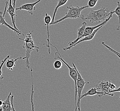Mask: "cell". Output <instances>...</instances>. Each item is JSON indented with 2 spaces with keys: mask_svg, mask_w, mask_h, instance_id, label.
<instances>
[{
  "mask_svg": "<svg viewBox=\"0 0 120 111\" xmlns=\"http://www.w3.org/2000/svg\"><path fill=\"white\" fill-rule=\"evenodd\" d=\"M33 32V30L27 33L25 39L24 40L21 38L19 39V40L23 41V48L25 50V56L22 59H26L25 67L26 69H28L30 67L29 59L30 57L31 53L34 50H36V52H38L39 50V48L35 44L32 37V34Z\"/></svg>",
  "mask_w": 120,
  "mask_h": 111,
  "instance_id": "obj_1",
  "label": "cell"
},
{
  "mask_svg": "<svg viewBox=\"0 0 120 111\" xmlns=\"http://www.w3.org/2000/svg\"><path fill=\"white\" fill-rule=\"evenodd\" d=\"M112 14L113 15L111 11H109L107 8L102 7L97 10H91L89 13L86 17H84L83 20H87L91 23L96 22L99 24L101 21L106 20Z\"/></svg>",
  "mask_w": 120,
  "mask_h": 111,
  "instance_id": "obj_2",
  "label": "cell"
},
{
  "mask_svg": "<svg viewBox=\"0 0 120 111\" xmlns=\"http://www.w3.org/2000/svg\"><path fill=\"white\" fill-rule=\"evenodd\" d=\"M67 7L68 9V12L66 13L65 16L63 17L61 19L57 20L56 21H54L52 23H50L49 24V25H51L57 24L66 19H81L83 20L84 16L83 15H81V12L83 9L87 8H89V7L88 5L83 7H74L72 5H70L67 6Z\"/></svg>",
  "mask_w": 120,
  "mask_h": 111,
  "instance_id": "obj_3",
  "label": "cell"
},
{
  "mask_svg": "<svg viewBox=\"0 0 120 111\" xmlns=\"http://www.w3.org/2000/svg\"><path fill=\"white\" fill-rule=\"evenodd\" d=\"M50 46L53 47L55 48L56 50V52L55 53V57L54 59L55 60H57L59 59L62 63H64L65 65H66L67 67L68 68V69L69 70V76L71 77L73 80L74 81L75 85V109L76 108V105H77V87H76V82H77V73L76 71V70L75 68V67H72L69 66V65L66 63L64 60L63 59L62 57L61 56V55H60V53L59 51H58V49L56 46L53 45L52 44L50 43Z\"/></svg>",
  "mask_w": 120,
  "mask_h": 111,
  "instance_id": "obj_4",
  "label": "cell"
},
{
  "mask_svg": "<svg viewBox=\"0 0 120 111\" xmlns=\"http://www.w3.org/2000/svg\"><path fill=\"white\" fill-rule=\"evenodd\" d=\"M72 64L73 65V67L76 70V71L77 73V79L76 82V87H77V105H76V108L75 109V111H80V101L81 99L80 97L81 95L82 91L83 90V88L86 84H88L90 83L89 82H85L84 81V79L81 75V73L77 69L76 66L74 64V63L72 62Z\"/></svg>",
  "mask_w": 120,
  "mask_h": 111,
  "instance_id": "obj_5",
  "label": "cell"
},
{
  "mask_svg": "<svg viewBox=\"0 0 120 111\" xmlns=\"http://www.w3.org/2000/svg\"><path fill=\"white\" fill-rule=\"evenodd\" d=\"M104 25H102L101 26L99 27V28H98L97 29H96L95 30L93 31V32L90 34V35L87 36L86 37H83V38L81 39V40H79L78 42H77L76 43H75V44H73L72 46L69 47H67L66 48H63V50L64 51H66L67 50H70L73 47L76 46V45H77L78 44H79V43H81V42H85V41H90V40H92L94 38V37H95V35L96 34L98 31L100 29H101L102 27H103Z\"/></svg>",
  "mask_w": 120,
  "mask_h": 111,
  "instance_id": "obj_6",
  "label": "cell"
},
{
  "mask_svg": "<svg viewBox=\"0 0 120 111\" xmlns=\"http://www.w3.org/2000/svg\"><path fill=\"white\" fill-rule=\"evenodd\" d=\"M41 0H38L35 2L32 3H28L25 4H24L22 5L18 8H16L15 9L16 10H24L27 11L29 14H30L31 15H33L34 11L35 10L36 8L35 7V6L37 4L41 1Z\"/></svg>",
  "mask_w": 120,
  "mask_h": 111,
  "instance_id": "obj_7",
  "label": "cell"
},
{
  "mask_svg": "<svg viewBox=\"0 0 120 111\" xmlns=\"http://www.w3.org/2000/svg\"><path fill=\"white\" fill-rule=\"evenodd\" d=\"M100 88L99 87H96V88H91L90 90L84 93L83 95H81L80 99H82L83 97H86L87 96H93V95H98L99 97H101L103 95H112V96H114L113 94H111L110 93L109 94L108 93L104 92H99L97 90L99 89Z\"/></svg>",
  "mask_w": 120,
  "mask_h": 111,
  "instance_id": "obj_8",
  "label": "cell"
},
{
  "mask_svg": "<svg viewBox=\"0 0 120 111\" xmlns=\"http://www.w3.org/2000/svg\"><path fill=\"white\" fill-rule=\"evenodd\" d=\"M44 22H45V25H46L47 27V31H46V33L47 35V44H45L46 47L48 49V53L49 54H50V42L49 41V36H50V34H49V24L51 23L52 21V18L51 16L47 13H46L45 16L44 17Z\"/></svg>",
  "mask_w": 120,
  "mask_h": 111,
  "instance_id": "obj_9",
  "label": "cell"
},
{
  "mask_svg": "<svg viewBox=\"0 0 120 111\" xmlns=\"http://www.w3.org/2000/svg\"><path fill=\"white\" fill-rule=\"evenodd\" d=\"M9 6L7 9V12L9 13V16H10L11 19L12 20V22L13 25V28L19 31H20L16 27L15 25V16L16 15L15 14V9L14 8L13 6L12 5V0H9Z\"/></svg>",
  "mask_w": 120,
  "mask_h": 111,
  "instance_id": "obj_10",
  "label": "cell"
},
{
  "mask_svg": "<svg viewBox=\"0 0 120 111\" xmlns=\"http://www.w3.org/2000/svg\"><path fill=\"white\" fill-rule=\"evenodd\" d=\"M86 25H87V23L85 21H84L82 23V26H81L80 28H78V29L77 38H76L75 40H74L73 41L69 42V43H68V44H69V46L68 47L72 46L73 44H74L76 43L79 40H81L82 36L83 34L85 29L86 27Z\"/></svg>",
  "mask_w": 120,
  "mask_h": 111,
  "instance_id": "obj_11",
  "label": "cell"
},
{
  "mask_svg": "<svg viewBox=\"0 0 120 111\" xmlns=\"http://www.w3.org/2000/svg\"><path fill=\"white\" fill-rule=\"evenodd\" d=\"M0 24H2L3 25L6 26L7 28H9V29H10L11 30L13 31L14 32H15L16 34L18 36H20L21 35H24L22 32H21V31H19L16 30L15 29H14L13 27H12V26H11L6 22V21L5 20L4 16H3V13L1 12H0Z\"/></svg>",
  "mask_w": 120,
  "mask_h": 111,
  "instance_id": "obj_12",
  "label": "cell"
},
{
  "mask_svg": "<svg viewBox=\"0 0 120 111\" xmlns=\"http://www.w3.org/2000/svg\"><path fill=\"white\" fill-rule=\"evenodd\" d=\"M12 92H9V95H8L6 99L3 102L2 107L3 111H12V108L11 103L10 101V97L12 95Z\"/></svg>",
  "mask_w": 120,
  "mask_h": 111,
  "instance_id": "obj_13",
  "label": "cell"
},
{
  "mask_svg": "<svg viewBox=\"0 0 120 111\" xmlns=\"http://www.w3.org/2000/svg\"><path fill=\"white\" fill-rule=\"evenodd\" d=\"M22 58V57L21 56H19L16 59H7V61H6V67H7V69L9 70L13 71V67L15 66V62H16L18 60L21 59Z\"/></svg>",
  "mask_w": 120,
  "mask_h": 111,
  "instance_id": "obj_14",
  "label": "cell"
},
{
  "mask_svg": "<svg viewBox=\"0 0 120 111\" xmlns=\"http://www.w3.org/2000/svg\"><path fill=\"white\" fill-rule=\"evenodd\" d=\"M30 71H31V82H32L31 99H30V102H31V111H35L34 103V102H33V95H34V86H33V74H32L33 70H32V68L31 69Z\"/></svg>",
  "mask_w": 120,
  "mask_h": 111,
  "instance_id": "obj_15",
  "label": "cell"
},
{
  "mask_svg": "<svg viewBox=\"0 0 120 111\" xmlns=\"http://www.w3.org/2000/svg\"><path fill=\"white\" fill-rule=\"evenodd\" d=\"M68 0H59L58 1V4L57 5V6H56V7H55L54 11L53 12V17H52V20L51 21V23L53 22V21H55V16H56V13L58 11V9L60 7L64 5L67 3Z\"/></svg>",
  "mask_w": 120,
  "mask_h": 111,
  "instance_id": "obj_16",
  "label": "cell"
},
{
  "mask_svg": "<svg viewBox=\"0 0 120 111\" xmlns=\"http://www.w3.org/2000/svg\"><path fill=\"white\" fill-rule=\"evenodd\" d=\"M111 12L112 14H116L117 16H118V28H116V30H120V3L119 1L117 2V6L116 8V9L114 10H111Z\"/></svg>",
  "mask_w": 120,
  "mask_h": 111,
  "instance_id": "obj_17",
  "label": "cell"
},
{
  "mask_svg": "<svg viewBox=\"0 0 120 111\" xmlns=\"http://www.w3.org/2000/svg\"><path fill=\"white\" fill-rule=\"evenodd\" d=\"M10 56L9 55L7 56L6 58H4L3 60L1 61V62L0 64V79H2L4 78V76H3V75L2 68L3 65L6 62V61H7V59H8L10 57Z\"/></svg>",
  "mask_w": 120,
  "mask_h": 111,
  "instance_id": "obj_18",
  "label": "cell"
},
{
  "mask_svg": "<svg viewBox=\"0 0 120 111\" xmlns=\"http://www.w3.org/2000/svg\"><path fill=\"white\" fill-rule=\"evenodd\" d=\"M54 67L56 69H60L61 67H62V63L61 61L59 59L56 60V61L54 63Z\"/></svg>",
  "mask_w": 120,
  "mask_h": 111,
  "instance_id": "obj_19",
  "label": "cell"
},
{
  "mask_svg": "<svg viewBox=\"0 0 120 111\" xmlns=\"http://www.w3.org/2000/svg\"><path fill=\"white\" fill-rule=\"evenodd\" d=\"M102 44H103V45H104L105 47H106V48L108 49L110 51H111L113 53H115L116 55L118 56V58H120V53H119L118 52L116 51H115L114 50L112 49V48H110V47H109V46H108L107 45H106V44H105L104 42H102Z\"/></svg>",
  "mask_w": 120,
  "mask_h": 111,
  "instance_id": "obj_20",
  "label": "cell"
},
{
  "mask_svg": "<svg viewBox=\"0 0 120 111\" xmlns=\"http://www.w3.org/2000/svg\"><path fill=\"white\" fill-rule=\"evenodd\" d=\"M98 0H89L88 2V6L89 8H93L95 7L97 4Z\"/></svg>",
  "mask_w": 120,
  "mask_h": 111,
  "instance_id": "obj_21",
  "label": "cell"
},
{
  "mask_svg": "<svg viewBox=\"0 0 120 111\" xmlns=\"http://www.w3.org/2000/svg\"><path fill=\"white\" fill-rule=\"evenodd\" d=\"M11 106H12V111H16L15 109L14 108V105H13V98H14V95H11Z\"/></svg>",
  "mask_w": 120,
  "mask_h": 111,
  "instance_id": "obj_22",
  "label": "cell"
},
{
  "mask_svg": "<svg viewBox=\"0 0 120 111\" xmlns=\"http://www.w3.org/2000/svg\"><path fill=\"white\" fill-rule=\"evenodd\" d=\"M120 92V87H119V88H118V89H115L114 90H111L110 91L109 93H111L114 92Z\"/></svg>",
  "mask_w": 120,
  "mask_h": 111,
  "instance_id": "obj_23",
  "label": "cell"
},
{
  "mask_svg": "<svg viewBox=\"0 0 120 111\" xmlns=\"http://www.w3.org/2000/svg\"><path fill=\"white\" fill-rule=\"evenodd\" d=\"M110 88H111L112 89H115V88H116V86H115V85L112 84H110Z\"/></svg>",
  "mask_w": 120,
  "mask_h": 111,
  "instance_id": "obj_24",
  "label": "cell"
},
{
  "mask_svg": "<svg viewBox=\"0 0 120 111\" xmlns=\"http://www.w3.org/2000/svg\"><path fill=\"white\" fill-rule=\"evenodd\" d=\"M16 0H13V7L15 9V3H16Z\"/></svg>",
  "mask_w": 120,
  "mask_h": 111,
  "instance_id": "obj_25",
  "label": "cell"
},
{
  "mask_svg": "<svg viewBox=\"0 0 120 111\" xmlns=\"http://www.w3.org/2000/svg\"><path fill=\"white\" fill-rule=\"evenodd\" d=\"M3 104V101L1 100H0V107H1L2 106V105Z\"/></svg>",
  "mask_w": 120,
  "mask_h": 111,
  "instance_id": "obj_26",
  "label": "cell"
},
{
  "mask_svg": "<svg viewBox=\"0 0 120 111\" xmlns=\"http://www.w3.org/2000/svg\"><path fill=\"white\" fill-rule=\"evenodd\" d=\"M0 111H2V108L0 109Z\"/></svg>",
  "mask_w": 120,
  "mask_h": 111,
  "instance_id": "obj_27",
  "label": "cell"
},
{
  "mask_svg": "<svg viewBox=\"0 0 120 111\" xmlns=\"http://www.w3.org/2000/svg\"><path fill=\"white\" fill-rule=\"evenodd\" d=\"M59 0H58V1H59Z\"/></svg>",
  "mask_w": 120,
  "mask_h": 111,
  "instance_id": "obj_28",
  "label": "cell"
},
{
  "mask_svg": "<svg viewBox=\"0 0 120 111\" xmlns=\"http://www.w3.org/2000/svg\"></svg>",
  "mask_w": 120,
  "mask_h": 111,
  "instance_id": "obj_29",
  "label": "cell"
}]
</instances>
